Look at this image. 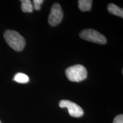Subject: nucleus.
<instances>
[{"mask_svg": "<svg viewBox=\"0 0 123 123\" xmlns=\"http://www.w3.org/2000/svg\"><path fill=\"white\" fill-rule=\"evenodd\" d=\"M4 38L7 44L16 51H21L26 44L25 38L18 32L14 30H7L4 34Z\"/></svg>", "mask_w": 123, "mask_h": 123, "instance_id": "obj_1", "label": "nucleus"}, {"mask_svg": "<svg viewBox=\"0 0 123 123\" xmlns=\"http://www.w3.org/2000/svg\"><path fill=\"white\" fill-rule=\"evenodd\" d=\"M66 75L70 81L80 82L86 79L87 71L84 66L80 64H76L66 69Z\"/></svg>", "mask_w": 123, "mask_h": 123, "instance_id": "obj_2", "label": "nucleus"}, {"mask_svg": "<svg viewBox=\"0 0 123 123\" xmlns=\"http://www.w3.org/2000/svg\"><path fill=\"white\" fill-rule=\"evenodd\" d=\"M79 36L83 39L100 44H104L107 43L105 36L93 29H85L81 31Z\"/></svg>", "mask_w": 123, "mask_h": 123, "instance_id": "obj_3", "label": "nucleus"}, {"mask_svg": "<svg viewBox=\"0 0 123 123\" xmlns=\"http://www.w3.org/2000/svg\"><path fill=\"white\" fill-rule=\"evenodd\" d=\"M63 17V13L61 5L58 3L54 4L51 8L48 18V22L51 26H56L61 22Z\"/></svg>", "mask_w": 123, "mask_h": 123, "instance_id": "obj_4", "label": "nucleus"}, {"mask_svg": "<svg viewBox=\"0 0 123 123\" xmlns=\"http://www.w3.org/2000/svg\"><path fill=\"white\" fill-rule=\"evenodd\" d=\"M59 105L61 108H66L68 109L69 114L74 117H80L84 115L83 109L78 104L70 100H62L60 101Z\"/></svg>", "mask_w": 123, "mask_h": 123, "instance_id": "obj_5", "label": "nucleus"}, {"mask_svg": "<svg viewBox=\"0 0 123 123\" xmlns=\"http://www.w3.org/2000/svg\"><path fill=\"white\" fill-rule=\"evenodd\" d=\"M108 10L112 14L121 17L123 18V10L122 8L118 7L115 4H110L108 6Z\"/></svg>", "mask_w": 123, "mask_h": 123, "instance_id": "obj_6", "label": "nucleus"}, {"mask_svg": "<svg viewBox=\"0 0 123 123\" xmlns=\"http://www.w3.org/2000/svg\"><path fill=\"white\" fill-rule=\"evenodd\" d=\"M92 1L91 0H79L78 6L81 12L90 11L91 9Z\"/></svg>", "mask_w": 123, "mask_h": 123, "instance_id": "obj_7", "label": "nucleus"}, {"mask_svg": "<svg viewBox=\"0 0 123 123\" xmlns=\"http://www.w3.org/2000/svg\"><path fill=\"white\" fill-rule=\"evenodd\" d=\"M21 9L24 13H32L33 12V5L30 0H22Z\"/></svg>", "mask_w": 123, "mask_h": 123, "instance_id": "obj_8", "label": "nucleus"}, {"mask_svg": "<svg viewBox=\"0 0 123 123\" xmlns=\"http://www.w3.org/2000/svg\"><path fill=\"white\" fill-rule=\"evenodd\" d=\"M13 80L19 83L25 84L27 83L29 81V78L27 75L25 74L24 73H18L15 75L14 77Z\"/></svg>", "mask_w": 123, "mask_h": 123, "instance_id": "obj_9", "label": "nucleus"}, {"mask_svg": "<svg viewBox=\"0 0 123 123\" xmlns=\"http://www.w3.org/2000/svg\"><path fill=\"white\" fill-rule=\"evenodd\" d=\"M43 3V0H34L33 9L35 10H39L41 9V5Z\"/></svg>", "mask_w": 123, "mask_h": 123, "instance_id": "obj_10", "label": "nucleus"}, {"mask_svg": "<svg viewBox=\"0 0 123 123\" xmlns=\"http://www.w3.org/2000/svg\"><path fill=\"white\" fill-rule=\"evenodd\" d=\"M113 123H123V115H119L115 117Z\"/></svg>", "mask_w": 123, "mask_h": 123, "instance_id": "obj_11", "label": "nucleus"}, {"mask_svg": "<svg viewBox=\"0 0 123 123\" xmlns=\"http://www.w3.org/2000/svg\"><path fill=\"white\" fill-rule=\"evenodd\" d=\"M0 123H1V121H0Z\"/></svg>", "mask_w": 123, "mask_h": 123, "instance_id": "obj_12", "label": "nucleus"}]
</instances>
